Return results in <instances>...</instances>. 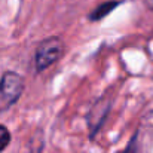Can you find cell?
Listing matches in <instances>:
<instances>
[{
    "mask_svg": "<svg viewBox=\"0 0 153 153\" xmlns=\"http://www.w3.org/2000/svg\"><path fill=\"white\" fill-rule=\"evenodd\" d=\"M24 89L22 77L15 71H6L0 79V110L13 105Z\"/></svg>",
    "mask_w": 153,
    "mask_h": 153,
    "instance_id": "1",
    "label": "cell"
},
{
    "mask_svg": "<svg viewBox=\"0 0 153 153\" xmlns=\"http://www.w3.org/2000/svg\"><path fill=\"white\" fill-rule=\"evenodd\" d=\"M120 4V1H114V0H111V1H105V3H101L98 7H95V10L89 15V19L91 21H100L101 18H104L105 15H108L116 6H119Z\"/></svg>",
    "mask_w": 153,
    "mask_h": 153,
    "instance_id": "3",
    "label": "cell"
},
{
    "mask_svg": "<svg viewBox=\"0 0 153 153\" xmlns=\"http://www.w3.org/2000/svg\"><path fill=\"white\" fill-rule=\"evenodd\" d=\"M10 143V132L4 125H0V152H3Z\"/></svg>",
    "mask_w": 153,
    "mask_h": 153,
    "instance_id": "4",
    "label": "cell"
},
{
    "mask_svg": "<svg viewBox=\"0 0 153 153\" xmlns=\"http://www.w3.org/2000/svg\"><path fill=\"white\" fill-rule=\"evenodd\" d=\"M64 51V43L59 37H48L45 39L37 51H36V56H34V64H36V68L39 71L48 68L51 64H53Z\"/></svg>",
    "mask_w": 153,
    "mask_h": 153,
    "instance_id": "2",
    "label": "cell"
},
{
    "mask_svg": "<svg viewBox=\"0 0 153 153\" xmlns=\"http://www.w3.org/2000/svg\"><path fill=\"white\" fill-rule=\"evenodd\" d=\"M144 3L147 4V7H149L150 10H153V0H144Z\"/></svg>",
    "mask_w": 153,
    "mask_h": 153,
    "instance_id": "5",
    "label": "cell"
}]
</instances>
